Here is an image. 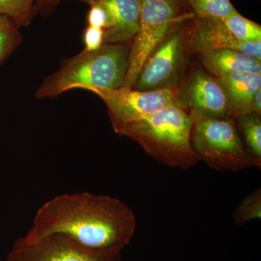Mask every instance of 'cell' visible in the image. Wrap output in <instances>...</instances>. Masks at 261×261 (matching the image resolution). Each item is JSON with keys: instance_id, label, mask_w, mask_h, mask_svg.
Listing matches in <instances>:
<instances>
[{"instance_id": "obj_8", "label": "cell", "mask_w": 261, "mask_h": 261, "mask_svg": "<svg viewBox=\"0 0 261 261\" xmlns=\"http://www.w3.org/2000/svg\"><path fill=\"white\" fill-rule=\"evenodd\" d=\"M121 255L89 251L59 234L39 238H18L6 261H120Z\"/></svg>"}, {"instance_id": "obj_17", "label": "cell", "mask_w": 261, "mask_h": 261, "mask_svg": "<svg viewBox=\"0 0 261 261\" xmlns=\"http://www.w3.org/2000/svg\"><path fill=\"white\" fill-rule=\"evenodd\" d=\"M226 28L242 42H255L261 40L260 25L249 20L240 13L221 18Z\"/></svg>"}, {"instance_id": "obj_21", "label": "cell", "mask_w": 261, "mask_h": 261, "mask_svg": "<svg viewBox=\"0 0 261 261\" xmlns=\"http://www.w3.org/2000/svg\"><path fill=\"white\" fill-rule=\"evenodd\" d=\"M84 43L85 50H97L104 44V30L88 25L84 31Z\"/></svg>"}, {"instance_id": "obj_10", "label": "cell", "mask_w": 261, "mask_h": 261, "mask_svg": "<svg viewBox=\"0 0 261 261\" xmlns=\"http://www.w3.org/2000/svg\"><path fill=\"white\" fill-rule=\"evenodd\" d=\"M190 49L194 53L216 49L242 51L261 61V40L242 42L231 34L221 18L192 19L189 29Z\"/></svg>"}, {"instance_id": "obj_6", "label": "cell", "mask_w": 261, "mask_h": 261, "mask_svg": "<svg viewBox=\"0 0 261 261\" xmlns=\"http://www.w3.org/2000/svg\"><path fill=\"white\" fill-rule=\"evenodd\" d=\"M106 103L115 132L163 108L181 105L176 88L140 91L121 87L92 89Z\"/></svg>"}, {"instance_id": "obj_7", "label": "cell", "mask_w": 261, "mask_h": 261, "mask_svg": "<svg viewBox=\"0 0 261 261\" xmlns=\"http://www.w3.org/2000/svg\"><path fill=\"white\" fill-rule=\"evenodd\" d=\"M189 18L176 24L152 51L142 67L133 89L147 91L175 88L183 63L182 24Z\"/></svg>"}, {"instance_id": "obj_23", "label": "cell", "mask_w": 261, "mask_h": 261, "mask_svg": "<svg viewBox=\"0 0 261 261\" xmlns=\"http://www.w3.org/2000/svg\"><path fill=\"white\" fill-rule=\"evenodd\" d=\"M61 1V0H39L40 2V6L42 7V5H50L54 4V3H58V2ZM80 1L84 2V3H87L90 5L94 2L97 1V0H80Z\"/></svg>"}, {"instance_id": "obj_5", "label": "cell", "mask_w": 261, "mask_h": 261, "mask_svg": "<svg viewBox=\"0 0 261 261\" xmlns=\"http://www.w3.org/2000/svg\"><path fill=\"white\" fill-rule=\"evenodd\" d=\"M181 0H141L139 31L132 39L128 66L122 87L133 88L141 70L152 51L176 24L194 16Z\"/></svg>"}, {"instance_id": "obj_13", "label": "cell", "mask_w": 261, "mask_h": 261, "mask_svg": "<svg viewBox=\"0 0 261 261\" xmlns=\"http://www.w3.org/2000/svg\"><path fill=\"white\" fill-rule=\"evenodd\" d=\"M200 58L204 68L215 78L231 72L261 74L260 61L234 49H211L200 53Z\"/></svg>"}, {"instance_id": "obj_14", "label": "cell", "mask_w": 261, "mask_h": 261, "mask_svg": "<svg viewBox=\"0 0 261 261\" xmlns=\"http://www.w3.org/2000/svg\"><path fill=\"white\" fill-rule=\"evenodd\" d=\"M237 128L247 151L261 162L260 116L249 113L237 117Z\"/></svg>"}, {"instance_id": "obj_16", "label": "cell", "mask_w": 261, "mask_h": 261, "mask_svg": "<svg viewBox=\"0 0 261 261\" xmlns=\"http://www.w3.org/2000/svg\"><path fill=\"white\" fill-rule=\"evenodd\" d=\"M196 18H225L238 13L230 0H185Z\"/></svg>"}, {"instance_id": "obj_9", "label": "cell", "mask_w": 261, "mask_h": 261, "mask_svg": "<svg viewBox=\"0 0 261 261\" xmlns=\"http://www.w3.org/2000/svg\"><path fill=\"white\" fill-rule=\"evenodd\" d=\"M178 97L191 117L230 116L222 87L215 77L203 70L194 71L184 90L178 92Z\"/></svg>"}, {"instance_id": "obj_1", "label": "cell", "mask_w": 261, "mask_h": 261, "mask_svg": "<svg viewBox=\"0 0 261 261\" xmlns=\"http://www.w3.org/2000/svg\"><path fill=\"white\" fill-rule=\"evenodd\" d=\"M136 227L135 214L121 200L80 192L58 196L44 204L25 236L59 233L89 251L121 255Z\"/></svg>"}, {"instance_id": "obj_19", "label": "cell", "mask_w": 261, "mask_h": 261, "mask_svg": "<svg viewBox=\"0 0 261 261\" xmlns=\"http://www.w3.org/2000/svg\"><path fill=\"white\" fill-rule=\"evenodd\" d=\"M261 191L257 189L244 198L233 214L234 223L238 225L246 224L254 219H260Z\"/></svg>"}, {"instance_id": "obj_2", "label": "cell", "mask_w": 261, "mask_h": 261, "mask_svg": "<svg viewBox=\"0 0 261 261\" xmlns=\"http://www.w3.org/2000/svg\"><path fill=\"white\" fill-rule=\"evenodd\" d=\"M192 120L181 105L168 106L116 130L149 156L172 168L190 169L200 161L192 149Z\"/></svg>"}, {"instance_id": "obj_12", "label": "cell", "mask_w": 261, "mask_h": 261, "mask_svg": "<svg viewBox=\"0 0 261 261\" xmlns=\"http://www.w3.org/2000/svg\"><path fill=\"white\" fill-rule=\"evenodd\" d=\"M113 17L112 28L104 31V44H126L139 31L141 0H103Z\"/></svg>"}, {"instance_id": "obj_18", "label": "cell", "mask_w": 261, "mask_h": 261, "mask_svg": "<svg viewBox=\"0 0 261 261\" xmlns=\"http://www.w3.org/2000/svg\"><path fill=\"white\" fill-rule=\"evenodd\" d=\"M19 29L8 17L0 16V65L21 44L23 37Z\"/></svg>"}, {"instance_id": "obj_22", "label": "cell", "mask_w": 261, "mask_h": 261, "mask_svg": "<svg viewBox=\"0 0 261 261\" xmlns=\"http://www.w3.org/2000/svg\"><path fill=\"white\" fill-rule=\"evenodd\" d=\"M250 111L251 113H256L259 116L261 115V89H259L254 96Z\"/></svg>"}, {"instance_id": "obj_4", "label": "cell", "mask_w": 261, "mask_h": 261, "mask_svg": "<svg viewBox=\"0 0 261 261\" xmlns=\"http://www.w3.org/2000/svg\"><path fill=\"white\" fill-rule=\"evenodd\" d=\"M191 118L190 141L200 161L217 171L260 168L261 162L252 157L244 145L232 117Z\"/></svg>"}, {"instance_id": "obj_24", "label": "cell", "mask_w": 261, "mask_h": 261, "mask_svg": "<svg viewBox=\"0 0 261 261\" xmlns=\"http://www.w3.org/2000/svg\"><path fill=\"white\" fill-rule=\"evenodd\" d=\"M182 1V3H184V5H185V6H186V3H185V0H181Z\"/></svg>"}, {"instance_id": "obj_11", "label": "cell", "mask_w": 261, "mask_h": 261, "mask_svg": "<svg viewBox=\"0 0 261 261\" xmlns=\"http://www.w3.org/2000/svg\"><path fill=\"white\" fill-rule=\"evenodd\" d=\"M216 79L226 95L230 116L236 118L251 113L252 99L261 89V74L231 72Z\"/></svg>"}, {"instance_id": "obj_20", "label": "cell", "mask_w": 261, "mask_h": 261, "mask_svg": "<svg viewBox=\"0 0 261 261\" xmlns=\"http://www.w3.org/2000/svg\"><path fill=\"white\" fill-rule=\"evenodd\" d=\"M89 6L90 9L87 15L88 25L104 31L112 28L114 23L112 13L103 0H97Z\"/></svg>"}, {"instance_id": "obj_15", "label": "cell", "mask_w": 261, "mask_h": 261, "mask_svg": "<svg viewBox=\"0 0 261 261\" xmlns=\"http://www.w3.org/2000/svg\"><path fill=\"white\" fill-rule=\"evenodd\" d=\"M40 8L39 0H0V16L8 17L20 29L32 23Z\"/></svg>"}, {"instance_id": "obj_3", "label": "cell", "mask_w": 261, "mask_h": 261, "mask_svg": "<svg viewBox=\"0 0 261 261\" xmlns=\"http://www.w3.org/2000/svg\"><path fill=\"white\" fill-rule=\"evenodd\" d=\"M130 47L104 44L96 51L84 49L65 60L36 92L38 99L57 97L70 89H118L123 86L128 66Z\"/></svg>"}]
</instances>
